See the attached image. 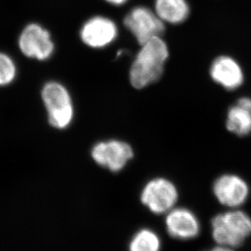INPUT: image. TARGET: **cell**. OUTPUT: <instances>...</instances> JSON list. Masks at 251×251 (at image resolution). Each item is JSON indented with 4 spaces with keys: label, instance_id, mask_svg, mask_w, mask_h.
<instances>
[{
    "label": "cell",
    "instance_id": "8992f818",
    "mask_svg": "<svg viewBox=\"0 0 251 251\" xmlns=\"http://www.w3.org/2000/svg\"><path fill=\"white\" fill-rule=\"evenodd\" d=\"M133 156L132 148L121 140L100 141L92 150V157L95 162L113 172L124 169Z\"/></svg>",
    "mask_w": 251,
    "mask_h": 251
},
{
    "label": "cell",
    "instance_id": "7a4b0ae2",
    "mask_svg": "<svg viewBox=\"0 0 251 251\" xmlns=\"http://www.w3.org/2000/svg\"><path fill=\"white\" fill-rule=\"evenodd\" d=\"M212 236L220 246L238 247L251 234V219L242 210H231L213 218Z\"/></svg>",
    "mask_w": 251,
    "mask_h": 251
},
{
    "label": "cell",
    "instance_id": "4fadbf2b",
    "mask_svg": "<svg viewBox=\"0 0 251 251\" xmlns=\"http://www.w3.org/2000/svg\"><path fill=\"white\" fill-rule=\"evenodd\" d=\"M154 12L164 23L178 25L186 21L190 7L187 0H155Z\"/></svg>",
    "mask_w": 251,
    "mask_h": 251
},
{
    "label": "cell",
    "instance_id": "7c38bea8",
    "mask_svg": "<svg viewBox=\"0 0 251 251\" xmlns=\"http://www.w3.org/2000/svg\"><path fill=\"white\" fill-rule=\"evenodd\" d=\"M226 126L230 132L244 136L251 132V99L243 97L227 112Z\"/></svg>",
    "mask_w": 251,
    "mask_h": 251
},
{
    "label": "cell",
    "instance_id": "2e32d148",
    "mask_svg": "<svg viewBox=\"0 0 251 251\" xmlns=\"http://www.w3.org/2000/svg\"><path fill=\"white\" fill-rule=\"evenodd\" d=\"M104 1L109 2L110 4L114 5V6H121V5L125 4L128 0H104Z\"/></svg>",
    "mask_w": 251,
    "mask_h": 251
},
{
    "label": "cell",
    "instance_id": "9c48e42d",
    "mask_svg": "<svg viewBox=\"0 0 251 251\" xmlns=\"http://www.w3.org/2000/svg\"><path fill=\"white\" fill-rule=\"evenodd\" d=\"M215 196L222 205L237 207L246 201L249 195V187L244 179L235 175H224L213 185Z\"/></svg>",
    "mask_w": 251,
    "mask_h": 251
},
{
    "label": "cell",
    "instance_id": "52a82bcc",
    "mask_svg": "<svg viewBox=\"0 0 251 251\" xmlns=\"http://www.w3.org/2000/svg\"><path fill=\"white\" fill-rule=\"evenodd\" d=\"M19 48L25 56L44 61L53 53L54 44L47 29L39 25L30 24L21 34Z\"/></svg>",
    "mask_w": 251,
    "mask_h": 251
},
{
    "label": "cell",
    "instance_id": "8fae6325",
    "mask_svg": "<svg viewBox=\"0 0 251 251\" xmlns=\"http://www.w3.org/2000/svg\"><path fill=\"white\" fill-rule=\"evenodd\" d=\"M210 77L225 89L232 91L242 86L244 75L239 64L227 56H219L210 66Z\"/></svg>",
    "mask_w": 251,
    "mask_h": 251
},
{
    "label": "cell",
    "instance_id": "3957f363",
    "mask_svg": "<svg viewBox=\"0 0 251 251\" xmlns=\"http://www.w3.org/2000/svg\"><path fill=\"white\" fill-rule=\"evenodd\" d=\"M42 97L46 107L49 121L57 129H65L74 119V105L68 90L61 83L49 82L42 92Z\"/></svg>",
    "mask_w": 251,
    "mask_h": 251
},
{
    "label": "cell",
    "instance_id": "e0dca14e",
    "mask_svg": "<svg viewBox=\"0 0 251 251\" xmlns=\"http://www.w3.org/2000/svg\"><path fill=\"white\" fill-rule=\"evenodd\" d=\"M211 251H234L231 249V247H223V246H220V247H215L214 249L211 250Z\"/></svg>",
    "mask_w": 251,
    "mask_h": 251
},
{
    "label": "cell",
    "instance_id": "5b68a950",
    "mask_svg": "<svg viewBox=\"0 0 251 251\" xmlns=\"http://www.w3.org/2000/svg\"><path fill=\"white\" fill-rule=\"evenodd\" d=\"M178 197L176 187L172 182L165 178H155L143 188L141 201L151 212L162 215L173 209Z\"/></svg>",
    "mask_w": 251,
    "mask_h": 251
},
{
    "label": "cell",
    "instance_id": "5bb4252c",
    "mask_svg": "<svg viewBox=\"0 0 251 251\" xmlns=\"http://www.w3.org/2000/svg\"><path fill=\"white\" fill-rule=\"evenodd\" d=\"M160 249L159 237L150 228H143L138 231L133 236L129 245V251H160Z\"/></svg>",
    "mask_w": 251,
    "mask_h": 251
},
{
    "label": "cell",
    "instance_id": "ac0fdd59",
    "mask_svg": "<svg viewBox=\"0 0 251 251\" xmlns=\"http://www.w3.org/2000/svg\"></svg>",
    "mask_w": 251,
    "mask_h": 251
},
{
    "label": "cell",
    "instance_id": "277c9868",
    "mask_svg": "<svg viewBox=\"0 0 251 251\" xmlns=\"http://www.w3.org/2000/svg\"><path fill=\"white\" fill-rule=\"evenodd\" d=\"M124 23L140 45L155 37L161 36L165 31L164 22L156 12L143 6L130 10L124 18Z\"/></svg>",
    "mask_w": 251,
    "mask_h": 251
},
{
    "label": "cell",
    "instance_id": "6da1fadb",
    "mask_svg": "<svg viewBox=\"0 0 251 251\" xmlns=\"http://www.w3.org/2000/svg\"><path fill=\"white\" fill-rule=\"evenodd\" d=\"M130 67V82L136 89H142L159 79L169 56L167 44L155 37L141 45Z\"/></svg>",
    "mask_w": 251,
    "mask_h": 251
},
{
    "label": "cell",
    "instance_id": "9a60e30c",
    "mask_svg": "<svg viewBox=\"0 0 251 251\" xmlns=\"http://www.w3.org/2000/svg\"><path fill=\"white\" fill-rule=\"evenodd\" d=\"M16 65L6 54L0 53V86H6L16 77Z\"/></svg>",
    "mask_w": 251,
    "mask_h": 251
},
{
    "label": "cell",
    "instance_id": "30bf717a",
    "mask_svg": "<svg viewBox=\"0 0 251 251\" xmlns=\"http://www.w3.org/2000/svg\"><path fill=\"white\" fill-rule=\"evenodd\" d=\"M166 227L171 237L179 240L193 239L200 232L198 218L186 208L170 210L166 218Z\"/></svg>",
    "mask_w": 251,
    "mask_h": 251
},
{
    "label": "cell",
    "instance_id": "ba28073f",
    "mask_svg": "<svg viewBox=\"0 0 251 251\" xmlns=\"http://www.w3.org/2000/svg\"><path fill=\"white\" fill-rule=\"evenodd\" d=\"M119 29L108 17L97 16L85 22L80 32L82 41L92 49H103L117 39Z\"/></svg>",
    "mask_w": 251,
    "mask_h": 251
}]
</instances>
